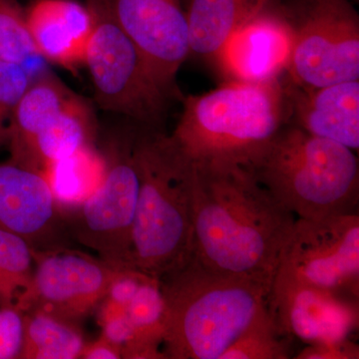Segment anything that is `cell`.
Instances as JSON below:
<instances>
[{
	"instance_id": "cell-1",
	"label": "cell",
	"mask_w": 359,
	"mask_h": 359,
	"mask_svg": "<svg viewBox=\"0 0 359 359\" xmlns=\"http://www.w3.org/2000/svg\"><path fill=\"white\" fill-rule=\"evenodd\" d=\"M191 257L271 292L295 216L247 168L194 164Z\"/></svg>"
},
{
	"instance_id": "cell-2",
	"label": "cell",
	"mask_w": 359,
	"mask_h": 359,
	"mask_svg": "<svg viewBox=\"0 0 359 359\" xmlns=\"http://www.w3.org/2000/svg\"><path fill=\"white\" fill-rule=\"evenodd\" d=\"M159 280L166 304V359H219L271 316L269 290L205 268L193 257Z\"/></svg>"
},
{
	"instance_id": "cell-3",
	"label": "cell",
	"mask_w": 359,
	"mask_h": 359,
	"mask_svg": "<svg viewBox=\"0 0 359 359\" xmlns=\"http://www.w3.org/2000/svg\"><path fill=\"white\" fill-rule=\"evenodd\" d=\"M139 195L132 233V264L161 278L192 254L193 163L170 135L135 127Z\"/></svg>"
},
{
	"instance_id": "cell-4",
	"label": "cell",
	"mask_w": 359,
	"mask_h": 359,
	"mask_svg": "<svg viewBox=\"0 0 359 359\" xmlns=\"http://www.w3.org/2000/svg\"><path fill=\"white\" fill-rule=\"evenodd\" d=\"M287 123L283 78L266 83L229 80L207 93L186 97L170 136L194 164L245 166Z\"/></svg>"
},
{
	"instance_id": "cell-5",
	"label": "cell",
	"mask_w": 359,
	"mask_h": 359,
	"mask_svg": "<svg viewBox=\"0 0 359 359\" xmlns=\"http://www.w3.org/2000/svg\"><path fill=\"white\" fill-rule=\"evenodd\" d=\"M243 167L297 218L358 214V153L290 123Z\"/></svg>"
},
{
	"instance_id": "cell-6",
	"label": "cell",
	"mask_w": 359,
	"mask_h": 359,
	"mask_svg": "<svg viewBox=\"0 0 359 359\" xmlns=\"http://www.w3.org/2000/svg\"><path fill=\"white\" fill-rule=\"evenodd\" d=\"M94 20L84 65L101 109L137 127L160 129L174 95L163 88L136 45L123 32L108 0H85Z\"/></svg>"
},
{
	"instance_id": "cell-7",
	"label": "cell",
	"mask_w": 359,
	"mask_h": 359,
	"mask_svg": "<svg viewBox=\"0 0 359 359\" xmlns=\"http://www.w3.org/2000/svg\"><path fill=\"white\" fill-rule=\"evenodd\" d=\"M292 32L287 80L321 87L359 80V15L351 0H283Z\"/></svg>"
},
{
	"instance_id": "cell-8",
	"label": "cell",
	"mask_w": 359,
	"mask_h": 359,
	"mask_svg": "<svg viewBox=\"0 0 359 359\" xmlns=\"http://www.w3.org/2000/svg\"><path fill=\"white\" fill-rule=\"evenodd\" d=\"M134 130L105 144L101 150L107 170L102 184L81 205L61 214L71 237L118 268H134L132 233L139 195Z\"/></svg>"
},
{
	"instance_id": "cell-9",
	"label": "cell",
	"mask_w": 359,
	"mask_h": 359,
	"mask_svg": "<svg viewBox=\"0 0 359 359\" xmlns=\"http://www.w3.org/2000/svg\"><path fill=\"white\" fill-rule=\"evenodd\" d=\"M280 283L359 297V214L295 219L273 278Z\"/></svg>"
},
{
	"instance_id": "cell-10",
	"label": "cell",
	"mask_w": 359,
	"mask_h": 359,
	"mask_svg": "<svg viewBox=\"0 0 359 359\" xmlns=\"http://www.w3.org/2000/svg\"><path fill=\"white\" fill-rule=\"evenodd\" d=\"M32 283L15 308L37 311L76 323L103 301L118 268L79 250H32Z\"/></svg>"
},
{
	"instance_id": "cell-11",
	"label": "cell",
	"mask_w": 359,
	"mask_h": 359,
	"mask_svg": "<svg viewBox=\"0 0 359 359\" xmlns=\"http://www.w3.org/2000/svg\"><path fill=\"white\" fill-rule=\"evenodd\" d=\"M118 25L136 45L163 88L176 95V77L190 56L179 0H108Z\"/></svg>"
},
{
	"instance_id": "cell-12",
	"label": "cell",
	"mask_w": 359,
	"mask_h": 359,
	"mask_svg": "<svg viewBox=\"0 0 359 359\" xmlns=\"http://www.w3.org/2000/svg\"><path fill=\"white\" fill-rule=\"evenodd\" d=\"M269 311L283 334L309 344L353 339L359 297L302 283L271 285Z\"/></svg>"
},
{
	"instance_id": "cell-13",
	"label": "cell",
	"mask_w": 359,
	"mask_h": 359,
	"mask_svg": "<svg viewBox=\"0 0 359 359\" xmlns=\"http://www.w3.org/2000/svg\"><path fill=\"white\" fill-rule=\"evenodd\" d=\"M269 4L236 30L219 52L216 61L229 80L266 83L287 73L292 29L278 6Z\"/></svg>"
},
{
	"instance_id": "cell-14",
	"label": "cell",
	"mask_w": 359,
	"mask_h": 359,
	"mask_svg": "<svg viewBox=\"0 0 359 359\" xmlns=\"http://www.w3.org/2000/svg\"><path fill=\"white\" fill-rule=\"evenodd\" d=\"M0 229L25 238L32 250L63 247L69 235L42 175L0 163Z\"/></svg>"
},
{
	"instance_id": "cell-15",
	"label": "cell",
	"mask_w": 359,
	"mask_h": 359,
	"mask_svg": "<svg viewBox=\"0 0 359 359\" xmlns=\"http://www.w3.org/2000/svg\"><path fill=\"white\" fill-rule=\"evenodd\" d=\"M290 123L358 153L359 80L321 87L285 82Z\"/></svg>"
},
{
	"instance_id": "cell-16",
	"label": "cell",
	"mask_w": 359,
	"mask_h": 359,
	"mask_svg": "<svg viewBox=\"0 0 359 359\" xmlns=\"http://www.w3.org/2000/svg\"><path fill=\"white\" fill-rule=\"evenodd\" d=\"M25 16L42 58L65 69L84 65L94 28L93 15L86 4L75 0H35Z\"/></svg>"
},
{
	"instance_id": "cell-17",
	"label": "cell",
	"mask_w": 359,
	"mask_h": 359,
	"mask_svg": "<svg viewBox=\"0 0 359 359\" xmlns=\"http://www.w3.org/2000/svg\"><path fill=\"white\" fill-rule=\"evenodd\" d=\"M271 0H190L185 11L190 55L217 60L236 30Z\"/></svg>"
},
{
	"instance_id": "cell-18",
	"label": "cell",
	"mask_w": 359,
	"mask_h": 359,
	"mask_svg": "<svg viewBox=\"0 0 359 359\" xmlns=\"http://www.w3.org/2000/svg\"><path fill=\"white\" fill-rule=\"evenodd\" d=\"M74 94L49 73L32 80L14 111L7 143L9 163L29 170L34 139Z\"/></svg>"
},
{
	"instance_id": "cell-19",
	"label": "cell",
	"mask_w": 359,
	"mask_h": 359,
	"mask_svg": "<svg viewBox=\"0 0 359 359\" xmlns=\"http://www.w3.org/2000/svg\"><path fill=\"white\" fill-rule=\"evenodd\" d=\"M97 125L91 106L74 94L33 142L29 170L42 175L47 165L95 144Z\"/></svg>"
},
{
	"instance_id": "cell-20",
	"label": "cell",
	"mask_w": 359,
	"mask_h": 359,
	"mask_svg": "<svg viewBox=\"0 0 359 359\" xmlns=\"http://www.w3.org/2000/svg\"><path fill=\"white\" fill-rule=\"evenodd\" d=\"M107 162L96 144L80 148L47 165L42 172L61 214L75 209L96 192L105 178Z\"/></svg>"
},
{
	"instance_id": "cell-21",
	"label": "cell",
	"mask_w": 359,
	"mask_h": 359,
	"mask_svg": "<svg viewBox=\"0 0 359 359\" xmlns=\"http://www.w3.org/2000/svg\"><path fill=\"white\" fill-rule=\"evenodd\" d=\"M23 313L25 335L18 358H80L85 342L76 323L42 311Z\"/></svg>"
},
{
	"instance_id": "cell-22",
	"label": "cell",
	"mask_w": 359,
	"mask_h": 359,
	"mask_svg": "<svg viewBox=\"0 0 359 359\" xmlns=\"http://www.w3.org/2000/svg\"><path fill=\"white\" fill-rule=\"evenodd\" d=\"M32 248L20 236L0 229V306H15L32 283Z\"/></svg>"
},
{
	"instance_id": "cell-23",
	"label": "cell",
	"mask_w": 359,
	"mask_h": 359,
	"mask_svg": "<svg viewBox=\"0 0 359 359\" xmlns=\"http://www.w3.org/2000/svg\"><path fill=\"white\" fill-rule=\"evenodd\" d=\"M39 55L33 42L25 11L18 0H0V60L25 68Z\"/></svg>"
},
{
	"instance_id": "cell-24",
	"label": "cell",
	"mask_w": 359,
	"mask_h": 359,
	"mask_svg": "<svg viewBox=\"0 0 359 359\" xmlns=\"http://www.w3.org/2000/svg\"><path fill=\"white\" fill-rule=\"evenodd\" d=\"M290 337L283 334L273 314L268 320L252 328L224 351L219 359H287Z\"/></svg>"
},
{
	"instance_id": "cell-25",
	"label": "cell",
	"mask_w": 359,
	"mask_h": 359,
	"mask_svg": "<svg viewBox=\"0 0 359 359\" xmlns=\"http://www.w3.org/2000/svg\"><path fill=\"white\" fill-rule=\"evenodd\" d=\"M32 80L22 66L0 60V149L8 143L14 111Z\"/></svg>"
},
{
	"instance_id": "cell-26",
	"label": "cell",
	"mask_w": 359,
	"mask_h": 359,
	"mask_svg": "<svg viewBox=\"0 0 359 359\" xmlns=\"http://www.w3.org/2000/svg\"><path fill=\"white\" fill-rule=\"evenodd\" d=\"M25 335V313L15 306L0 309V359L18 358Z\"/></svg>"
},
{
	"instance_id": "cell-27",
	"label": "cell",
	"mask_w": 359,
	"mask_h": 359,
	"mask_svg": "<svg viewBox=\"0 0 359 359\" xmlns=\"http://www.w3.org/2000/svg\"><path fill=\"white\" fill-rule=\"evenodd\" d=\"M148 276L150 275L134 268L119 269L111 282L104 299L120 306H128L141 283Z\"/></svg>"
},
{
	"instance_id": "cell-28",
	"label": "cell",
	"mask_w": 359,
	"mask_h": 359,
	"mask_svg": "<svg viewBox=\"0 0 359 359\" xmlns=\"http://www.w3.org/2000/svg\"><path fill=\"white\" fill-rule=\"evenodd\" d=\"M297 359H358L359 347L353 339L325 344H309L302 348Z\"/></svg>"
},
{
	"instance_id": "cell-29",
	"label": "cell",
	"mask_w": 359,
	"mask_h": 359,
	"mask_svg": "<svg viewBox=\"0 0 359 359\" xmlns=\"http://www.w3.org/2000/svg\"><path fill=\"white\" fill-rule=\"evenodd\" d=\"M80 358L120 359L122 358V351L119 347L100 337L91 344H85Z\"/></svg>"
},
{
	"instance_id": "cell-30",
	"label": "cell",
	"mask_w": 359,
	"mask_h": 359,
	"mask_svg": "<svg viewBox=\"0 0 359 359\" xmlns=\"http://www.w3.org/2000/svg\"><path fill=\"white\" fill-rule=\"evenodd\" d=\"M351 1H358V0H351Z\"/></svg>"
}]
</instances>
